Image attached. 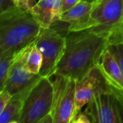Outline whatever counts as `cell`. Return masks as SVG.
<instances>
[{"instance_id": "3957f363", "label": "cell", "mask_w": 123, "mask_h": 123, "mask_svg": "<svg viewBox=\"0 0 123 123\" xmlns=\"http://www.w3.org/2000/svg\"><path fill=\"white\" fill-rule=\"evenodd\" d=\"M53 97L54 88L51 78L41 76L26 94L19 123H40L51 112Z\"/></svg>"}, {"instance_id": "6da1fadb", "label": "cell", "mask_w": 123, "mask_h": 123, "mask_svg": "<svg viewBox=\"0 0 123 123\" xmlns=\"http://www.w3.org/2000/svg\"><path fill=\"white\" fill-rule=\"evenodd\" d=\"M110 31L89 28L68 32L66 46L55 74L79 80L98 65L109 44Z\"/></svg>"}, {"instance_id": "e0dca14e", "label": "cell", "mask_w": 123, "mask_h": 123, "mask_svg": "<svg viewBox=\"0 0 123 123\" xmlns=\"http://www.w3.org/2000/svg\"><path fill=\"white\" fill-rule=\"evenodd\" d=\"M111 92L114 98V102L116 105V111L120 118L121 123L123 122V92L116 88L112 87Z\"/></svg>"}, {"instance_id": "8fae6325", "label": "cell", "mask_w": 123, "mask_h": 123, "mask_svg": "<svg viewBox=\"0 0 123 123\" xmlns=\"http://www.w3.org/2000/svg\"><path fill=\"white\" fill-rule=\"evenodd\" d=\"M98 66L108 83L112 87L123 92V73L117 62L107 49L101 56Z\"/></svg>"}, {"instance_id": "9a60e30c", "label": "cell", "mask_w": 123, "mask_h": 123, "mask_svg": "<svg viewBox=\"0 0 123 123\" xmlns=\"http://www.w3.org/2000/svg\"><path fill=\"white\" fill-rule=\"evenodd\" d=\"M20 51H8L0 54V90L3 89L12 66Z\"/></svg>"}, {"instance_id": "5bb4252c", "label": "cell", "mask_w": 123, "mask_h": 123, "mask_svg": "<svg viewBox=\"0 0 123 123\" xmlns=\"http://www.w3.org/2000/svg\"><path fill=\"white\" fill-rule=\"evenodd\" d=\"M23 58L25 66L30 73L40 74L43 63V55L36 46L35 41L24 48Z\"/></svg>"}, {"instance_id": "44dd1931", "label": "cell", "mask_w": 123, "mask_h": 123, "mask_svg": "<svg viewBox=\"0 0 123 123\" xmlns=\"http://www.w3.org/2000/svg\"><path fill=\"white\" fill-rule=\"evenodd\" d=\"M14 1L18 7L26 11H31L32 7L36 4L35 0H14Z\"/></svg>"}, {"instance_id": "cb8c5ba5", "label": "cell", "mask_w": 123, "mask_h": 123, "mask_svg": "<svg viewBox=\"0 0 123 123\" xmlns=\"http://www.w3.org/2000/svg\"><path fill=\"white\" fill-rule=\"evenodd\" d=\"M84 1H86V2H89V3H91V4H93L94 2H95L96 0H84Z\"/></svg>"}, {"instance_id": "7402d4cb", "label": "cell", "mask_w": 123, "mask_h": 123, "mask_svg": "<svg viewBox=\"0 0 123 123\" xmlns=\"http://www.w3.org/2000/svg\"><path fill=\"white\" fill-rule=\"evenodd\" d=\"M17 7L14 0H0V13H4Z\"/></svg>"}, {"instance_id": "5b68a950", "label": "cell", "mask_w": 123, "mask_h": 123, "mask_svg": "<svg viewBox=\"0 0 123 123\" xmlns=\"http://www.w3.org/2000/svg\"><path fill=\"white\" fill-rule=\"evenodd\" d=\"M35 43L43 55V63L40 75L51 78L56 73L57 64L63 54L66 46V35L53 27L42 29L35 40Z\"/></svg>"}, {"instance_id": "ac0fdd59", "label": "cell", "mask_w": 123, "mask_h": 123, "mask_svg": "<svg viewBox=\"0 0 123 123\" xmlns=\"http://www.w3.org/2000/svg\"><path fill=\"white\" fill-rule=\"evenodd\" d=\"M108 41L109 44L123 42V20L111 31L108 37Z\"/></svg>"}, {"instance_id": "9c48e42d", "label": "cell", "mask_w": 123, "mask_h": 123, "mask_svg": "<svg viewBox=\"0 0 123 123\" xmlns=\"http://www.w3.org/2000/svg\"><path fill=\"white\" fill-rule=\"evenodd\" d=\"M25 48V47H24ZM20 50L15 62L12 66L3 89H5L12 95L30 88L40 79V74H31L25 66L23 51ZM1 89V90H3Z\"/></svg>"}, {"instance_id": "7c38bea8", "label": "cell", "mask_w": 123, "mask_h": 123, "mask_svg": "<svg viewBox=\"0 0 123 123\" xmlns=\"http://www.w3.org/2000/svg\"><path fill=\"white\" fill-rule=\"evenodd\" d=\"M31 87L12 96L5 108L0 112V123H19L25 99Z\"/></svg>"}, {"instance_id": "7a4b0ae2", "label": "cell", "mask_w": 123, "mask_h": 123, "mask_svg": "<svg viewBox=\"0 0 123 123\" xmlns=\"http://www.w3.org/2000/svg\"><path fill=\"white\" fill-rule=\"evenodd\" d=\"M42 29L31 11L18 6L0 13V54L8 51H20L32 43Z\"/></svg>"}, {"instance_id": "2e32d148", "label": "cell", "mask_w": 123, "mask_h": 123, "mask_svg": "<svg viewBox=\"0 0 123 123\" xmlns=\"http://www.w3.org/2000/svg\"><path fill=\"white\" fill-rule=\"evenodd\" d=\"M106 49L117 62L118 65L123 73V42L109 44Z\"/></svg>"}, {"instance_id": "30bf717a", "label": "cell", "mask_w": 123, "mask_h": 123, "mask_svg": "<svg viewBox=\"0 0 123 123\" xmlns=\"http://www.w3.org/2000/svg\"><path fill=\"white\" fill-rule=\"evenodd\" d=\"M92 4L81 0L76 5L61 14L59 20L68 24V33L90 28L89 19Z\"/></svg>"}, {"instance_id": "ba28073f", "label": "cell", "mask_w": 123, "mask_h": 123, "mask_svg": "<svg viewBox=\"0 0 123 123\" xmlns=\"http://www.w3.org/2000/svg\"><path fill=\"white\" fill-rule=\"evenodd\" d=\"M85 111L90 116L93 123H121L111 90L96 93L87 104Z\"/></svg>"}, {"instance_id": "277c9868", "label": "cell", "mask_w": 123, "mask_h": 123, "mask_svg": "<svg viewBox=\"0 0 123 123\" xmlns=\"http://www.w3.org/2000/svg\"><path fill=\"white\" fill-rule=\"evenodd\" d=\"M54 88L51 116L54 123H71L75 116L76 80L54 74Z\"/></svg>"}, {"instance_id": "603a6c76", "label": "cell", "mask_w": 123, "mask_h": 123, "mask_svg": "<svg viewBox=\"0 0 123 123\" xmlns=\"http://www.w3.org/2000/svg\"><path fill=\"white\" fill-rule=\"evenodd\" d=\"M81 0H62V13L68 10L72 7L80 2Z\"/></svg>"}, {"instance_id": "8992f818", "label": "cell", "mask_w": 123, "mask_h": 123, "mask_svg": "<svg viewBox=\"0 0 123 123\" xmlns=\"http://www.w3.org/2000/svg\"><path fill=\"white\" fill-rule=\"evenodd\" d=\"M123 20V0H96L90 12V28L111 32Z\"/></svg>"}, {"instance_id": "4fadbf2b", "label": "cell", "mask_w": 123, "mask_h": 123, "mask_svg": "<svg viewBox=\"0 0 123 123\" xmlns=\"http://www.w3.org/2000/svg\"><path fill=\"white\" fill-rule=\"evenodd\" d=\"M53 3L54 0H39L31 10L43 29H48L53 25Z\"/></svg>"}, {"instance_id": "ffe728a7", "label": "cell", "mask_w": 123, "mask_h": 123, "mask_svg": "<svg viewBox=\"0 0 123 123\" xmlns=\"http://www.w3.org/2000/svg\"><path fill=\"white\" fill-rule=\"evenodd\" d=\"M12 96V94L5 89L0 90V112L5 108V106L7 105L8 103L11 99Z\"/></svg>"}, {"instance_id": "d6986e66", "label": "cell", "mask_w": 123, "mask_h": 123, "mask_svg": "<svg viewBox=\"0 0 123 123\" xmlns=\"http://www.w3.org/2000/svg\"><path fill=\"white\" fill-rule=\"evenodd\" d=\"M71 123H93V121L89 113L84 110L79 111L74 117Z\"/></svg>"}, {"instance_id": "52a82bcc", "label": "cell", "mask_w": 123, "mask_h": 123, "mask_svg": "<svg viewBox=\"0 0 123 123\" xmlns=\"http://www.w3.org/2000/svg\"><path fill=\"white\" fill-rule=\"evenodd\" d=\"M112 86L108 83L99 66L93 68L87 74L76 81L75 116L93 99L99 91L111 90Z\"/></svg>"}]
</instances>
